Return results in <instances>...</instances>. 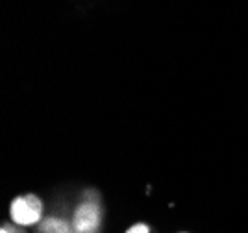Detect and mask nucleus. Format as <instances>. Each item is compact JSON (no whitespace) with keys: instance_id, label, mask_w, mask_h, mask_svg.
I'll list each match as a JSON object with an SVG mask.
<instances>
[{"instance_id":"423d86ee","label":"nucleus","mask_w":248,"mask_h":233,"mask_svg":"<svg viewBox=\"0 0 248 233\" xmlns=\"http://www.w3.org/2000/svg\"><path fill=\"white\" fill-rule=\"evenodd\" d=\"M0 233H10V232H8V230H6L4 226H2V230H0Z\"/></svg>"},{"instance_id":"39448f33","label":"nucleus","mask_w":248,"mask_h":233,"mask_svg":"<svg viewBox=\"0 0 248 233\" xmlns=\"http://www.w3.org/2000/svg\"><path fill=\"white\" fill-rule=\"evenodd\" d=\"M2 226H4L10 233H26L24 230H22L24 226H19V224H2Z\"/></svg>"},{"instance_id":"20e7f679","label":"nucleus","mask_w":248,"mask_h":233,"mask_svg":"<svg viewBox=\"0 0 248 233\" xmlns=\"http://www.w3.org/2000/svg\"><path fill=\"white\" fill-rule=\"evenodd\" d=\"M126 233H150V230H148L146 224H135V226H132Z\"/></svg>"},{"instance_id":"f257e3e1","label":"nucleus","mask_w":248,"mask_h":233,"mask_svg":"<svg viewBox=\"0 0 248 233\" xmlns=\"http://www.w3.org/2000/svg\"><path fill=\"white\" fill-rule=\"evenodd\" d=\"M11 220L19 226H33L43 218V202L35 194H22L17 196L10 205Z\"/></svg>"},{"instance_id":"7ed1b4c3","label":"nucleus","mask_w":248,"mask_h":233,"mask_svg":"<svg viewBox=\"0 0 248 233\" xmlns=\"http://www.w3.org/2000/svg\"><path fill=\"white\" fill-rule=\"evenodd\" d=\"M37 233H74L73 222H67L62 217H46L41 220Z\"/></svg>"},{"instance_id":"f03ea898","label":"nucleus","mask_w":248,"mask_h":233,"mask_svg":"<svg viewBox=\"0 0 248 233\" xmlns=\"http://www.w3.org/2000/svg\"><path fill=\"white\" fill-rule=\"evenodd\" d=\"M100 220H102V211L96 200H85L74 211L71 222L74 233H100Z\"/></svg>"}]
</instances>
